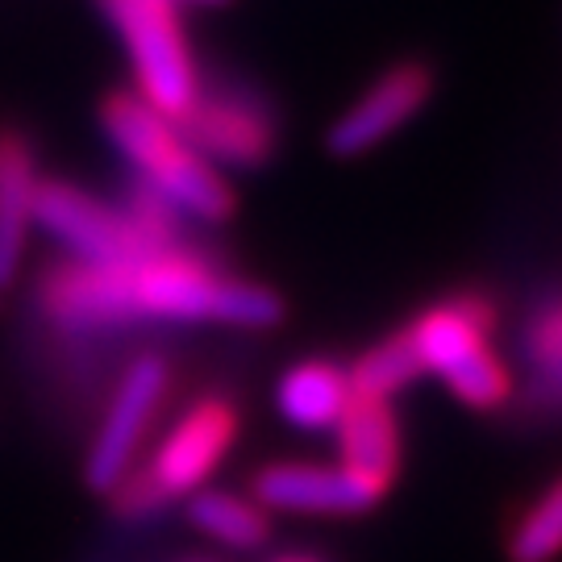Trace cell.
I'll list each match as a JSON object with an SVG mask.
<instances>
[{
  "label": "cell",
  "mask_w": 562,
  "mask_h": 562,
  "mask_svg": "<svg viewBox=\"0 0 562 562\" xmlns=\"http://www.w3.org/2000/svg\"><path fill=\"white\" fill-rule=\"evenodd\" d=\"M38 159L21 134H0V296L18 283L21 259L34 229V192H38Z\"/></svg>",
  "instance_id": "cell-12"
},
{
  "label": "cell",
  "mask_w": 562,
  "mask_h": 562,
  "mask_svg": "<svg viewBox=\"0 0 562 562\" xmlns=\"http://www.w3.org/2000/svg\"><path fill=\"white\" fill-rule=\"evenodd\" d=\"M250 496L267 513H304V517H359L371 513L383 501L371 483L350 475L346 467H325V462H267Z\"/></svg>",
  "instance_id": "cell-10"
},
{
  "label": "cell",
  "mask_w": 562,
  "mask_h": 562,
  "mask_svg": "<svg viewBox=\"0 0 562 562\" xmlns=\"http://www.w3.org/2000/svg\"><path fill=\"white\" fill-rule=\"evenodd\" d=\"M334 434H338L341 467L387 496V487L396 483L401 462H404V438H401V422H396L392 401L355 396L350 408L341 413V422Z\"/></svg>",
  "instance_id": "cell-11"
},
{
  "label": "cell",
  "mask_w": 562,
  "mask_h": 562,
  "mask_svg": "<svg viewBox=\"0 0 562 562\" xmlns=\"http://www.w3.org/2000/svg\"><path fill=\"white\" fill-rule=\"evenodd\" d=\"M529 350L542 371H562V304L546 308L542 317L533 322V334H529Z\"/></svg>",
  "instance_id": "cell-17"
},
{
  "label": "cell",
  "mask_w": 562,
  "mask_h": 562,
  "mask_svg": "<svg viewBox=\"0 0 562 562\" xmlns=\"http://www.w3.org/2000/svg\"><path fill=\"white\" fill-rule=\"evenodd\" d=\"M101 125L109 142L134 162L142 183L171 204L180 217L222 225L234 217L238 196L222 167L204 159L180 121L162 117L138 92H109L101 104Z\"/></svg>",
  "instance_id": "cell-2"
},
{
  "label": "cell",
  "mask_w": 562,
  "mask_h": 562,
  "mask_svg": "<svg viewBox=\"0 0 562 562\" xmlns=\"http://www.w3.org/2000/svg\"><path fill=\"white\" fill-rule=\"evenodd\" d=\"M434 97V71L422 59H404L387 67L380 80L362 92L334 125H329V150L338 159H359L387 142L401 125L422 113Z\"/></svg>",
  "instance_id": "cell-9"
},
{
  "label": "cell",
  "mask_w": 562,
  "mask_h": 562,
  "mask_svg": "<svg viewBox=\"0 0 562 562\" xmlns=\"http://www.w3.org/2000/svg\"><path fill=\"white\" fill-rule=\"evenodd\" d=\"M492 329L496 308L475 292H462L417 313L401 338L422 375H438L467 408L492 413L513 396V371L492 350Z\"/></svg>",
  "instance_id": "cell-3"
},
{
  "label": "cell",
  "mask_w": 562,
  "mask_h": 562,
  "mask_svg": "<svg viewBox=\"0 0 562 562\" xmlns=\"http://www.w3.org/2000/svg\"><path fill=\"white\" fill-rule=\"evenodd\" d=\"M241 417L234 401L225 396H201L167 429V438L155 446L146 462H134L117 487L109 492L113 513L142 521L150 513H162L180 496H192L209 487V475L225 462V454L238 442Z\"/></svg>",
  "instance_id": "cell-4"
},
{
  "label": "cell",
  "mask_w": 562,
  "mask_h": 562,
  "mask_svg": "<svg viewBox=\"0 0 562 562\" xmlns=\"http://www.w3.org/2000/svg\"><path fill=\"white\" fill-rule=\"evenodd\" d=\"M97 4L130 50L142 101L171 121L188 117V109L201 97L204 76L183 30L180 0H97Z\"/></svg>",
  "instance_id": "cell-5"
},
{
  "label": "cell",
  "mask_w": 562,
  "mask_h": 562,
  "mask_svg": "<svg viewBox=\"0 0 562 562\" xmlns=\"http://www.w3.org/2000/svg\"><path fill=\"white\" fill-rule=\"evenodd\" d=\"M417 362L404 346L401 329L392 338L375 341L371 350H362L359 359L350 362V383H355V396H380V401H392L396 392H404L408 383L417 380Z\"/></svg>",
  "instance_id": "cell-16"
},
{
  "label": "cell",
  "mask_w": 562,
  "mask_h": 562,
  "mask_svg": "<svg viewBox=\"0 0 562 562\" xmlns=\"http://www.w3.org/2000/svg\"><path fill=\"white\" fill-rule=\"evenodd\" d=\"M562 554V475L521 513L508 533V562H554Z\"/></svg>",
  "instance_id": "cell-15"
},
{
  "label": "cell",
  "mask_w": 562,
  "mask_h": 562,
  "mask_svg": "<svg viewBox=\"0 0 562 562\" xmlns=\"http://www.w3.org/2000/svg\"><path fill=\"white\" fill-rule=\"evenodd\" d=\"M167 392H171V362L162 355H142V359L125 367V375L117 380V392L104 408L97 442L83 459V480H88L92 492L109 496L121 475L138 462L146 429L159 417Z\"/></svg>",
  "instance_id": "cell-7"
},
{
  "label": "cell",
  "mask_w": 562,
  "mask_h": 562,
  "mask_svg": "<svg viewBox=\"0 0 562 562\" xmlns=\"http://www.w3.org/2000/svg\"><path fill=\"white\" fill-rule=\"evenodd\" d=\"M34 225L63 241L67 255L80 262H125L159 246L142 234L125 209H113L88 188L67 180H38Z\"/></svg>",
  "instance_id": "cell-8"
},
{
  "label": "cell",
  "mask_w": 562,
  "mask_h": 562,
  "mask_svg": "<svg viewBox=\"0 0 562 562\" xmlns=\"http://www.w3.org/2000/svg\"><path fill=\"white\" fill-rule=\"evenodd\" d=\"M180 130L222 171H259L280 150V125L271 104L241 83H201V97L180 121Z\"/></svg>",
  "instance_id": "cell-6"
},
{
  "label": "cell",
  "mask_w": 562,
  "mask_h": 562,
  "mask_svg": "<svg viewBox=\"0 0 562 562\" xmlns=\"http://www.w3.org/2000/svg\"><path fill=\"white\" fill-rule=\"evenodd\" d=\"M188 521L209 542L229 546V550H259L271 538V513L255 496H238V492H222V487L192 492Z\"/></svg>",
  "instance_id": "cell-14"
},
{
  "label": "cell",
  "mask_w": 562,
  "mask_h": 562,
  "mask_svg": "<svg viewBox=\"0 0 562 562\" xmlns=\"http://www.w3.org/2000/svg\"><path fill=\"white\" fill-rule=\"evenodd\" d=\"M38 308L71 334H104L134 322L238 329L283 322V301L267 283L238 280L180 241L125 262H59L38 280Z\"/></svg>",
  "instance_id": "cell-1"
},
{
  "label": "cell",
  "mask_w": 562,
  "mask_h": 562,
  "mask_svg": "<svg viewBox=\"0 0 562 562\" xmlns=\"http://www.w3.org/2000/svg\"><path fill=\"white\" fill-rule=\"evenodd\" d=\"M350 401H355L350 367L334 359H304L292 371H283L276 383L280 417L308 434H334Z\"/></svg>",
  "instance_id": "cell-13"
},
{
  "label": "cell",
  "mask_w": 562,
  "mask_h": 562,
  "mask_svg": "<svg viewBox=\"0 0 562 562\" xmlns=\"http://www.w3.org/2000/svg\"><path fill=\"white\" fill-rule=\"evenodd\" d=\"M201 4H225V0H201Z\"/></svg>",
  "instance_id": "cell-19"
},
{
  "label": "cell",
  "mask_w": 562,
  "mask_h": 562,
  "mask_svg": "<svg viewBox=\"0 0 562 562\" xmlns=\"http://www.w3.org/2000/svg\"><path fill=\"white\" fill-rule=\"evenodd\" d=\"M271 562H322V559H313V554H280V559Z\"/></svg>",
  "instance_id": "cell-18"
}]
</instances>
